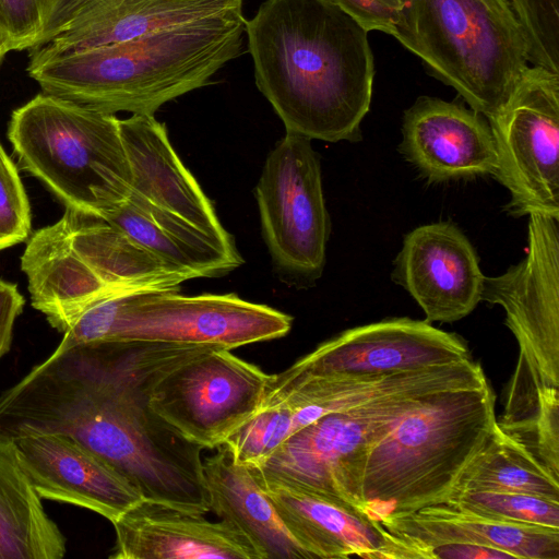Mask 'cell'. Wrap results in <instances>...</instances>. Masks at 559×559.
<instances>
[{"label":"cell","instance_id":"cell-20","mask_svg":"<svg viewBox=\"0 0 559 559\" xmlns=\"http://www.w3.org/2000/svg\"><path fill=\"white\" fill-rule=\"evenodd\" d=\"M257 483L287 532L311 559H392L390 533L361 511L294 485Z\"/></svg>","mask_w":559,"mask_h":559},{"label":"cell","instance_id":"cell-2","mask_svg":"<svg viewBox=\"0 0 559 559\" xmlns=\"http://www.w3.org/2000/svg\"><path fill=\"white\" fill-rule=\"evenodd\" d=\"M245 33L255 84L286 133L359 140L374 76L366 29L333 0H266Z\"/></svg>","mask_w":559,"mask_h":559},{"label":"cell","instance_id":"cell-8","mask_svg":"<svg viewBox=\"0 0 559 559\" xmlns=\"http://www.w3.org/2000/svg\"><path fill=\"white\" fill-rule=\"evenodd\" d=\"M8 138L20 166L66 209L103 217L130 195L116 115L40 93L12 112Z\"/></svg>","mask_w":559,"mask_h":559},{"label":"cell","instance_id":"cell-32","mask_svg":"<svg viewBox=\"0 0 559 559\" xmlns=\"http://www.w3.org/2000/svg\"><path fill=\"white\" fill-rule=\"evenodd\" d=\"M24 305L25 299L17 286L0 278V360L11 349L14 324Z\"/></svg>","mask_w":559,"mask_h":559},{"label":"cell","instance_id":"cell-15","mask_svg":"<svg viewBox=\"0 0 559 559\" xmlns=\"http://www.w3.org/2000/svg\"><path fill=\"white\" fill-rule=\"evenodd\" d=\"M393 277L428 322H454L481 301L484 274L465 235L453 224L423 225L406 235Z\"/></svg>","mask_w":559,"mask_h":559},{"label":"cell","instance_id":"cell-29","mask_svg":"<svg viewBox=\"0 0 559 559\" xmlns=\"http://www.w3.org/2000/svg\"><path fill=\"white\" fill-rule=\"evenodd\" d=\"M522 32L527 62L559 74V0H507Z\"/></svg>","mask_w":559,"mask_h":559},{"label":"cell","instance_id":"cell-33","mask_svg":"<svg viewBox=\"0 0 559 559\" xmlns=\"http://www.w3.org/2000/svg\"><path fill=\"white\" fill-rule=\"evenodd\" d=\"M11 51L9 43L0 35V61L7 52Z\"/></svg>","mask_w":559,"mask_h":559},{"label":"cell","instance_id":"cell-1","mask_svg":"<svg viewBox=\"0 0 559 559\" xmlns=\"http://www.w3.org/2000/svg\"><path fill=\"white\" fill-rule=\"evenodd\" d=\"M218 348L120 340L55 349L0 394V439L68 436L142 499L206 514L203 449L155 414L148 394L168 371Z\"/></svg>","mask_w":559,"mask_h":559},{"label":"cell","instance_id":"cell-7","mask_svg":"<svg viewBox=\"0 0 559 559\" xmlns=\"http://www.w3.org/2000/svg\"><path fill=\"white\" fill-rule=\"evenodd\" d=\"M486 382L473 358L459 361L417 384L326 414L247 467L257 481L294 485L361 511L364 472L372 447L436 393Z\"/></svg>","mask_w":559,"mask_h":559},{"label":"cell","instance_id":"cell-22","mask_svg":"<svg viewBox=\"0 0 559 559\" xmlns=\"http://www.w3.org/2000/svg\"><path fill=\"white\" fill-rule=\"evenodd\" d=\"M379 523L404 540L477 544L515 559H559V528L498 521L447 503L390 514Z\"/></svg>","mask_w":559,"mask_h":559},{"label":"cell","instance_id":"cell-17","mask_svg":"<svg viewBox=\"0 0 559 559\" xmlns=\"http://www.w3.org/2000/svg\"><path fill=\"white\" fill-rule=\"evenodd\" d=\"M402 133V153L431 181L495 171L490 127L473 109L421 96L404 112Z\"/></svg>","mask_w":559,"mask_h":559},{"label":"cell","instance_id":"cell-12","mask_svg":"<svg viewBox=\"0 0 559 559\" xmlns=\"http://www.w3.org/2000/svg\"><path fill=\"white\" fill-rule=\"evenodd\" d=\"M271 377L218 348L163 376L150 391L148 405L187 440L216 449L257 414Z\"/></svg>","mask_w":559,"mask_h":559},{"label":"cell","instance_id":"cell-14","mask_svg":"<svg viewBox=\"0 0 559 559\" xmlns=\"http://www.w3.org/2000/svg\"><path fill=\"white\" fill-rule=\"evenodd\" d=\"M472 358L457 334L411 318H389L343 331L318 345L272 383L310 374H385Z\"/></svg>","mask_w":559,"mask_h":559},{"label":"cell","instance_id":"cell-6","mask_svg":"<svg viewBox=\"0 0 559 559\" xmlns=\"http://www.w3.org/2000/svg\"><path fill=\"white\" fill-rule=\"evenodd\" d=\"M392 36L488 120L504 108L528 68L507 0H404Z\"/></svg>","mask_w":559,"mask_h":559},{"label":"cell","instance_id":"cell-30","mask_svg":"<svg viewBox=\"0 0 559 559\" xmlns=\"http://www.w3.org/2000/svg\"><path fill=\"white\" fill-rule=\"evenodd\" d=\"M31 206L19 171L0 143V250L28 239Z\"/></svg>","mask_w":559,"mask_h":559},{"label":"cell","instance_id":"cell-21","mask_svg":"<svg viewBox=\"0 0 559 559\" xmlns=\"http://www.w3.org/2000/svg\"><path fill=\"white\" fill-rule=\"evenodd\" d=\"M243 0H82L69 21L29 58L130 40L192 21L242 9Z\"/></svg>","mask_w":559,"mask_h":559},{"label":"cell","instance_id":"cell-10","mask_svg":"<svg viewBox=\"0 0 559 559\" xmlns=\"http://www.w3.org/2000/svg\"><path fill=\"white\" fill-rule=\"evenodd\" d=\"M558 221L530 214L526 257L503 274L484 278L481 301L503 308L520 348L507 414L536 411L542 393L559 390Z\"/></svg>","mask_w":559,"mask_h":559},{"label":"cell","instance_id":"cell-3","mask_svg":"<svg viewBox=\"0 0 559 559\" xmlns=\"http://www.w3.org/2000/svg\"><path fill=\"white\" fill-rule=\"evenodd\" d=\"M245 29L240 9L121 43L29 58L26 70L47 95L105 114L154 116L237 58Z\"/></svg>","mask_w":559,"mask_h":559},{"label":"cell","instance_id":"cell-11","mask_svg":"<svg viewBox=\"0 0 559 559\" xmlns=\"http://www.w3.org/2000/svg\"><path fill=\"white\" fill-rule=\"evenodd\" d=\"M489 123L496 148L492 175L510 192L508 212L559 219V74L528 67Z\"/></svg>","mask_w":559,"mask_h":559},{"label":"cell","instance_id":"cell-9","mask_svg":"<svg viewBox=\"0 0 559 559\" xmlns=\"http://www.w3.org/2000/svg\"><path fill=\"white\" fill-rule=\"evenodd\" d=\"M293 318L235 294L185 296L178 289L124 290L84 309L57 349L120 340L213 344L226 349L286 335Z\"/></svg>","mask_w":559,"mask_h":559},{"label":"cell","instance_id":"cell-4","mask_svg":"<svg viewBox=\"0 0 559 559\" xmlns=\"http://www.w3.org/2000/svg\"><path fill=\"white\" fill-rule=\"evenodd\" d=\"M496 425L488 381L436 393L370 450L361 512L379 522L390 514L445 503Z\"/></svg>","mask_w":559,"mask_h":559},{"label":"cell","instance_id":"cell-24","mask_svg":"<svg viewBox=\"0 0 559 559\" xmlns=\"http://www.w3.org/2000/svg\"><path fill=\"white\" fill-rule=\"evenodd\" d=\"M102 218L122 229L188 280L224 275L242 263L237 249L225 247L182 218L133 194Z\"/></svg>","mask_w":559,"mask_h":559},{"label":"cell","instance_id":"cell-27","mask_svg":"<svg viewBox=\"0 0 559 559\" xmlns=\"http://www.w3.org/2000/svg\"><path fill=\"white\" fill-rule=\"evenodd\" d=\"M82 0H0V35L12 50L47 44Z\"/></svg>","mask_w":559,"mask_h":559},{"label":"cell","instance_id":"cell-19","mask_svg":"<svg viewBox=\"0 0 559 559\" xmlns=\"http://www.w3.org/2000/svg\"><path fill=\"white\" fill-rule=\"evenodd\" d=\"M165 503L140 500L115 521L110 559H259L226 521L213 522Z\"/></svg>","mask_w":559,"mask_h":559},{"label":"cell","instance_id":"cell-16","mask_svg":"<svg viewBox=\"0 0 559 559\" xmlns=\"http://www.w3.org/2000/svg\"><path fill=\"white\" fill-rule=\"evenodd\" d=\"M14 442L41 500L84 508L110 522L142 500L112 467L68 436L36 435Z\"/></svg>","mask_w":559,"mask_h":559},{"label":"cell","instance_id":"cell-18","mask_svg":"<svg viewBox=\"0 0 559 559\" xmlns=\"http://www.w3.org/2000/svg\"><path fill=\"white\" fill-rule=\"evenodd\" d=\"M119 128L132 177L130 194L236 249L212 202L173 148L165 124L152 115H131L119 119Z\"/></svg>","mask_w":559,"mask_h":559},{"label":"cell","instance_id":"cell-28","mask_svg":"<svg viewBox=\"0 0 559 559\" xmlns=\"http://www.w3.org/2000/svg\"><path fill=\"white\" fill-rule=\"evenodd\" d=\"M445 503L498 521L559 528V501L538 496L465 490Z\"/></svg>","mask_w":559,"mask_h":559},{"label":"cell","instance_id":"cell-5","mask_svg":"<svg viewBox=\"0 0 559 559\" xmlns=\"http://www.w3.org/2000/svg\"><path fill=\"white\" fill-rule=\"evenodd\" d=\"M21 270L32 307L60 333L103 297L178 289L188 280L119 227L72 209L28 237Z\"/></svg>","mask_w":559,"mask_h":559},{"label":"cell","instance_id":"cell-31","mask_svg":"<svg viewBox=\"0 0 559 559\" xmlns=\"http://www.w3.org/2000/svg\"><path fill=\"white\" fill-rule=\"evenodd\" d=\"M364 29L393 35L404 0H333Z\"/></svg>","mask_w":559,"mask_h":559},{"label":"cell","instance_id":"cell-25","mask_svg":"<svg viewBox=\"0 0 559 559\" xmlns=\"http://www.w3.org/2000/svg\"><path fill=\"white\" fill-rule=\"evenodd\" d=\"M66 542L35 491L15 442L0 439V559H61Z\"/></svg>","mask_w":559,"mask_h":559},{"label":"cell","instance_id":"cell-23","mask_svg":"<svg viewBox=\"0 0 559 559\" xmlns=\"http://www.w3.org/2000/svg\"><path fill=\"white\" fill-rule=\"evenodd\" d=\"M210 511L235 527L259 559H311L290 536L248 467L223 443L202 460Z\"/></svg>","mask_w":559,"mask_h":559},{"label":"cell","instance_id":"cell-26","mask_svg":"<svg viewBox=\"0 0 559 559\" xmlns=\"http://www.w3.org/2000/svg\"><path fill=\"white\" fill-rule=\"evenodd\" d=\"M465 490L518 492L559 501V480L497 425L462 473L450 497Z\"/></svg>","mask_w":559,"mask_h":559},{"label":"cell","instance_id":"cell-13","mask_svg":"<svg viewBox=\"0 0 559 559\" xmlns=\"http://www.w3.org/2000/svg\"><path fill=\"white\" fill-rule=\"evenodd\" d=\"M310 141L286 133L269 154L255 187L274 263L306 278L321 274L330 230L320 163Z\"/></svg>","mask_w":559,"mask_h":559}]
</instances>
